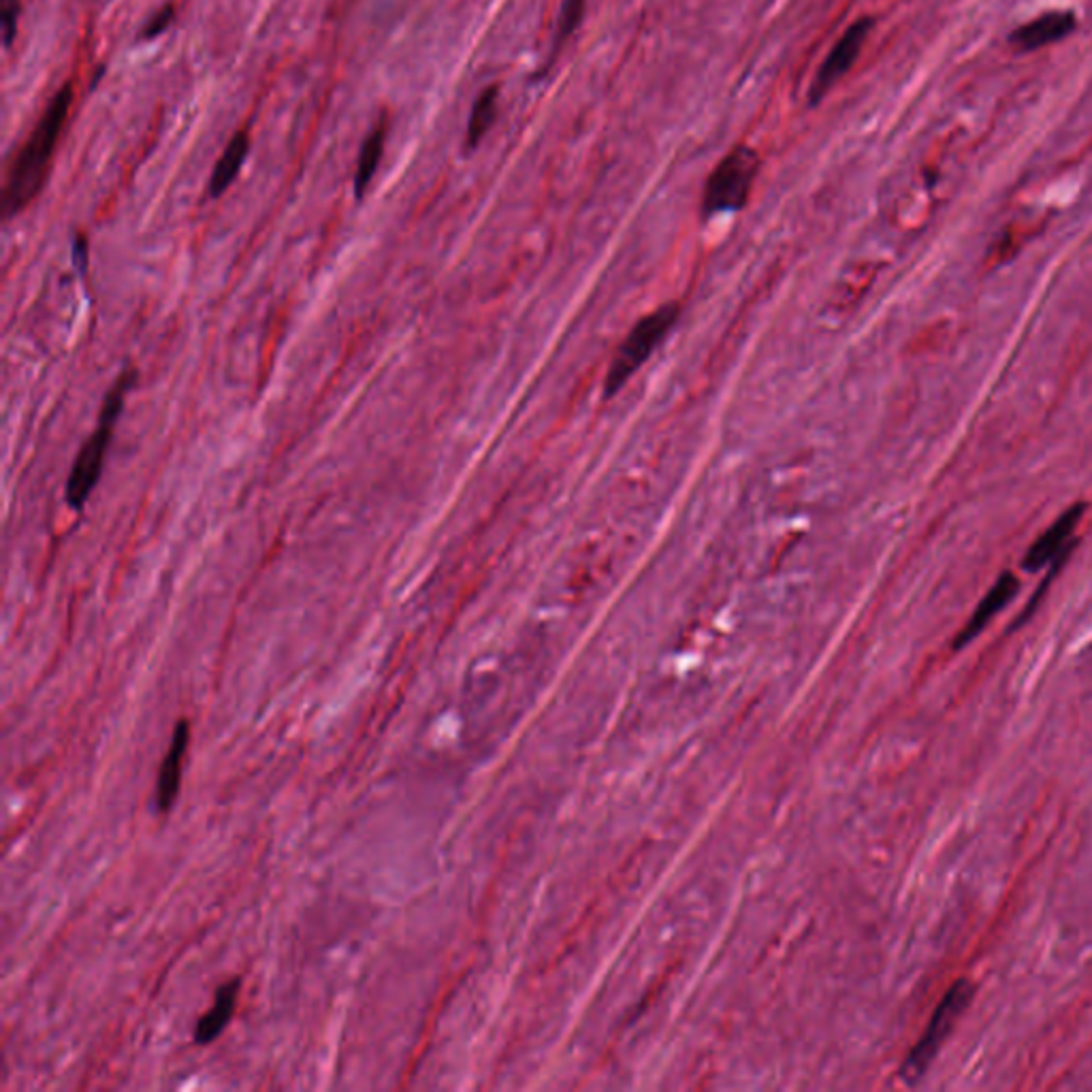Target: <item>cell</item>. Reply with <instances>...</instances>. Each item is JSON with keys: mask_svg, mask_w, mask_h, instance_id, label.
<instances>
[{"mask_svg": "<svg viewBox=\"0 0 1092 1092\" xmlns=\"http://www.w3.org/2000/svg\"><path fill=\"white\" fill-rule=\"evenodd\" d=\"M75 86L67 81L48 103L28 141L15 152L2 191V213L13 218L32 204L48 184L54 152L67 127Z\"/></svg>", "mask_w": 1092, "mask_h": 1092, "instance_id": "6da1fadb", "label": "cell"}, {"mask_svg": "<svg viewBox=\"0 0 1092 1092\" xmlns=\"http://www.w3.org/2000/svg\"><path fill=\"white\" fill-rule=\"evenodd\" d=\"M135 376L133 369L122 374L118 378V382L112 387V391L105 395L101 416H99V425L92 431V435L86 440V444L81 446V451L73 464V470H70V477L67 480V504L73 510L83 508V504L88 502V497L92 495V491L96 489V484L101 480L103 464H105L112 438H114V427L120 418V412L125 408V400L135 382Z\"/></svg>", "mask_w": 1092, "mask_h": 1092, "instance_id": "7a4b0ae2", "label": "cell"}, {"mask_svg": "<svg viewBox=\"0 0 1092 1092\" xmlns=\"http://www.w3.org/2000/svg\"><path fill=\"white\" fill-rule=\"evenodd\" d=\"M973 997H975V984L971 979H958L952 984V988L946 992V997L937 1005V1010L926 1026L924 1035L920 1037L918 1045L909 1052L907 1061L902 1063V1067H900L902 1082L915 1084L924 1078V1074L928 1071V1067L937 1058L939 1050L944 1048L946 1039L954 1030L955 1023L966 1012Z\"/></svg>", "mask_w": 1092, "mask_h": 1092, "instance_id": "3957f363", "label": "cell"}, {"mask_svg": "<svg viewBox=\"0 0 1092 1092\" xmlns=\"http://www.w3.org/2000/svg\"><path fill=\"white\" fill-rule=\"evenodd\" d=\"M679 318V308L675 303H666L647 316H642L632 332L625 336L611 361L607 374V393H616L625 382L649 361L653 350L664 341L668 332L675 327Z\"/></svg>", "mask_w": 1092, "mask_h": 1092, "instance_id": "277c9868", "label": "cell"}, {"mask_svg": "<svg viewBox=\"0 0 1092 1092\" xmlns=\"http://www.w3.org/2000/svg\"><path fill=\"white\" fill-rule=\"evenodd\" d=\"M759 171L757 154L739 145L711 173L704 191V211L708 216L737 211L750 202L751 191Z\"/></svg>", "mask_w": 1092, "mask_h": 1092, "instance_id": "5b68a950", "label": "cell"}, {"mask_svg": "<svg viewBox=\"0 0 1092 1092\" xmlns=\"http://www.w3.org/2000/svg\"><path fill=\"white\" fill-rule=\"evenodd\" d=\"M871 28H873V20L871 17H862V20L854 22L845 30V35L836 41V46L832 48V52L828 54V58L821 63L816 79L811 81V90H809L811 105H818L819 101L832 90V86L849 68L854 67V63L858 61L860 50H862L869 32H871Z\"/></svg>", "mask_w": 1092, "mask_h": 1092, "instance_id": "8992f818", "label": "cell"}, {"mask_svg": "<svg viewBox=\"0 0 1092 1092\" xmlns=\"http://www.w3.org/2000/svg\"><path fill=\"white\" fill-rule=\"evenodd\" d=\"M1084 512H1087L1084 502L1069 506L1026 550L1023 559L1024 568L1028 572H1037L1043 566H1048L1050 561H1054L1065 550V546L1069 545V541L1074 538L1080 521L1084 519Z\"/></svg>", "mask_w": 1092, "mask_h": 1092, "instance_id": "52a82bcc", "label": "cell"}, {"mask_svg": "<svg viewBox=\"0 0 1092 1092\" xmlns=\"http://www.w3.org/2000/svg\"><path fill=\"white\" fill-rule=\"evenodd\" d=\"M191 748V722L180 719L173 730V739L169 751L160 764L158 781H156V807L160 814H169L178 801L180 783H182V766Z\"/></svg>", "mask_w": 1092, "mask_h": 1092, "instance_id": "ba28073f", "label": "cell"}, {"mask_svg": "<svg viewBox=\"0 0 1092 1092\" xmlns=\"http://www.w3.org/2000/svg\"><path fill=\"white\" fill-rule=\"evenodd\" d=\"M1018 589H1020L1018 576L1014 572H1003L997 578V583L992 585V589L984 596V600L979 602V607L975 609V613L971 614V619L966 621V625L958 632L954 640V651H960L975 636H979V632H984V627L1016 598Z\"/></svg>", "mask_w": 1092, "mask_h": 1092, "instance_id": "9c48e42d", "label": "cell"}, {"mask_svg": "<svg viewBox=\"0 0 1092 1092\" xmlns=\"http://www.w3.org/2000/svg\"><path fill=\"white\" fill-rule=\"evenodd\" d=\"M1076 24L1078 22H1076L1074 13H1067V11L1045 13V15H1039L1037 20H1032V22L1020 26L1012 35V43L1018 50H1024V52H1030V50H1037V48H1045L1050 43H1056V41L1065 39L1076 28Z\"/></svg>", "mask_w": 1092, "mask_h": 1092, "instance_id": "30bf717a", "label": "cell"}, {"mask_svg": "<svg viewBox=\"0 0 1092 1092\" xmlns=\"http://www.w3.org/2000/svg\"><path fill=\"white\" fill-rule=\"evenodd\" d=\"M239 988H242V977H233L218 988L211 1010L202 1016V1020L197 1024V1030H195V1041L199 1045L211 1043L226 1028V1024L235 1014Z\"/></svg>", "mask_w": 1092, "mask_h": 1092, "instance_id": "8fae6325", "label": "cell"}, {"mask_svg": "<svg viewBox=\"0 0 1092 1092\" xmlns=\"http://www.w3.org/2000/svg\"><path fill=\"white\" fill-rule=\"evenodd\" d=\"M248 152H250V135L246 131L235 133L213 167V173L209 180V197L211 199H218L229 191V186L239 176V171L248 158Z\"/></svg>", "mask_w": 1092, "mask_h": 1092, "instance_id": "7c38bea8", "label": "cell"}, {"mask_svg": "<svg viewBox=\"0 0 1092 1092\" xmlns=\"http://www.w3.org/2000/svg\"><path fill=\"white\" fill-rule=\"evenodd\" d=\"M387 133H389V118L382 116L378 120V125L369 131V135L365 136L363 145H361V154H359V162H356V173H354V195L356 199H363L378 167H380V160H382V154H385V143H387Z\"/></svg>", "mask_w": 1092, "mask_h": 1092, "instance_id": "4fadbf2b", "label": "cell"}, {"mask_svg": "<svg viewBox=\"0 0 1092 1092\" xmlns=\"http://www.w3.org/2000/svg\"><path fill=\"white\" fill-rule=\"evenodd\" d=\"M497 101H499V88L489 86L480 92V96L472 107L470 122H468V133H466V150H474L482 136L489 133V129L495 122L497 116Z\"/></svg>", "mask_w": 1092, "mask_h": 1092, "instance_id": "5bb4252c", "label": "cell"}, {"mask_svg": "<svg viewBox=\"0 0 1092 1092\" xmlns=\"http://www.w3.org/2000/svg\"><path fill=\"white\" fill-rule=\"evenodd\" d=\"M585 13V0H563L561 13H559V24H557V35H555V48L552 56L561 50V46L570 39V35L576 30L581 24V17Z\"/></svg>", "mask_w": 1092, "mask_h": 1092, "instance_id": "9a60e30c", "label": "cell"}, {"mask_svg": "<svg viewBox=\"0 0 1092 1092\" xmlns=\"http://www.w3.org/2000/svg\"><path fill=\"white\" fill-rule=\"evenodd\" d=\"M20 6H22V0H0V22H2V37H4L6 50L13 46L15 35H17Z\"/></svg>", "mask_w": 1092, "mask_h": 1092, "instance_id": "2e32d148", "label": "cell"}, {"mask_svg": "<svg viewBox=\"0 0 1092 1092\" xmlns=\"http://www.w3.org/2000/svg\"><path fill=\"white\" fill-rule=\"evenodd\" d=\"M173 20H176V4H173V2H169V4H165L160 11H156V13L152 15V20L143 26V30H141V37H139V39H141V41H152V39L160 37V35H162V32H165L171 24H173Z\"/></svg>", "mask_w": 1092, "mask_h": 1092, "instance_id": "e0dca14e", "label": "cell"}]
</instances>
